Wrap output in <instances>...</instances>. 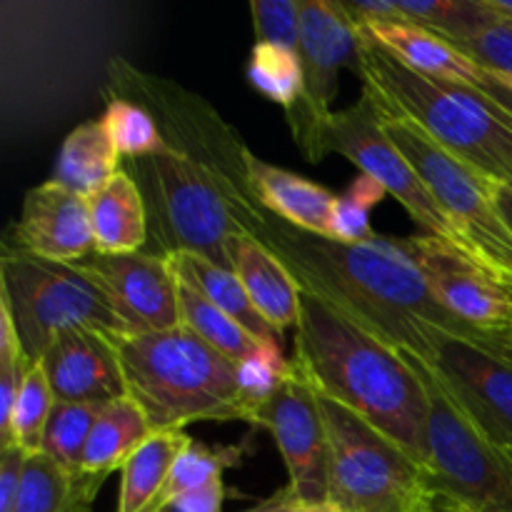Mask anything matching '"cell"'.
Wrapping results in <instances>:
<instances>
[{"label": "cell", "instance_id": "obj_1", "mask_svg": "<svg viewBox=\"0 0 512 512\" xmlns=\"http://www.w3.org/2000/svg\"><path fill=\"white\" fill-rule=\"evenodd\" d=\"M293 368L428 468L430 393L418 360L390 348L318 295L300 290Z\"/></svg>", "mask_w": 512, "mask_h": 512}, {"label": "cell", "instance_id": "obj_2", "mask_svg": "<svg viewBox=\"0 0 512 512\" xmlns=\"http://www.w3.org/2000/svg\"><path fill=\"white\" fill-rule=\"evenodd\" d=\"M355 73L380 108L418 125L480 178L512 188V120L483 90L428 78L365 33Z\"/></svg>", "mask_w": 512, "mask_h": 512}, {"label": "cell", "instance_id": "obj_3", "mask_svg": "<svg viewBox=\"0 0 512 512\" xmlns=\"http://www.w3.org/2000/svg\"><path fill=\"white\" fill-rule=\"evenodd\" d=\"M128 395L153 430H185L193 423H250L238 365L190 333L185 325L118 340Z\"/></svg>", "mask_w": 512, "mask_h": 512}, {"label": "cell", "instance_id": "obj_4", "mask_svg": "<svg viewBox=\"0 0 512 512\" xmlns=\"http://www.w3.org/2000/svg\"><path fill=\"white\" fill-rule=\"evenodd\" d=\"M0 300L8 305L20 348L33 365L68 330H93L115 340L133 335L83 263H53L5 245Z\"/></svg>", "mask_w": 512, "mask_h": 512}, {"label": "cell", "instance_id": "obj_5", "mask_svg": "<svg viewBox=\"0 0 512 512\" xmlns=\"http://www.w3.org/2000/svg\"><path fill=\"white\" fill-rule=\"evenodd\" d=\"M148 205L160 255L193 253L233 270L230 243L243 233L203 163L165 140L148 158L125 160Z\"/></svg>", "mask_w": 512, "mask_h": 512}, {"label": "cell", "instance_id": "obj_6", "mask_svg": "<svg viewBox=\"0 0 512 512\" xmlns=\"http://www.w3.org/2000/svg\"><path fill=\"white\" fill-rule=\"evenodd\" d=\"M318 403L330 443L328 503L343 512H430L425 465L353 410L320 395Z\"/></svg>", "mask_w": 512, "mask_h": 512}, {"label": "cell", "instance_id": "obj_7", "mask_svg": "<svg viewBox=\"0 0 512 512\" xmlns=\"http://www.w3.org/2000/svg\"><path fill=\"white\" fill-rule=\"evenodd\" d=\"M375 108L383 133L418 170L440 208L460 230L473 258L512 290V230L495 203L500 185L480 178L410 120L388 113L378 103Z\"/></svg>", "mask_w": 512, "mask_h": 512}, {"label": "cell", "instance_id": "obj_8", "mask_svg": "<svg viewBox=\"0 0 512 512\" xmlns=\"http://www.w3.org/2000/svg\"><path fill=\"white\" fill-rule=\"evenodd\" d=\"M418 365L430 393L428 475L435 500L455 512H512V453L488 443L455 408L428 363Z\"/></svg>", "mask_w": 512, "mask_h": 512}, {"label": "cell", "instance_id": "obj_9", "mask_svg": "<svg viewBox=\"0 0 512 512\" xmlns=\"http://www.w3.org/2000/svg\"><path fill=\"white\" fill-rule=\"evenodd\" d=\"M333 153L343 155L360 173L378 180L388 190V195H393L408 210V215L420 228V235L443 240V243L453 245V248L463 250L465 255L473 258L465 238L455 228L453 220L445 215V210L440 208V203L430 193L428 185L423 183L418 170L383 133L378 108H375L370 95L363 93L358 103L345 110H335L325 120L318 135V145H315L313 163H320Z\"/></svg>", "mask_w": 512, "mask_h": 512}, {"label": "cell", "instance_id": "obj_10", "mask_svg": "<svg viewBox=\"0 0 512 512\" xmlns=\"http://www.w3.org/2000/svg\"><path fill=\"white\" fill-rule=\"evenodd\" d=\"M300 60L305 93L288 113V125L305 158H315V145L325 120L335 113L338 78L343 70H358L360 33L350 23L340 0H300Z\"/></svg>", "mask_w": 512, "mask_h": 512}, {"label": "cell", "instance_id": "obj_11", "mask_svg": "<svg viewBox=\"0 0 512 512\" xmlns=\"http://www.w3.org/2000/svg\"><path fill=\"white\" fill-rule=\"evenodd\" d=\"M430 373L455 408L495 448L512 453V353L505 345L445 338Z\"/></svg>", "mask_w": 512, "mask_h": 512}, {"label": "cell", "instance_id": "obj_12", "mask_svg": "<svg viewBox=\"0 0 512 512\" xmlns=\"http://www.w3.org/2000/svg\"><path fill=\"white\" fill-rule=\"evenodd\" d=\"M438 303L453 318L493 340L512 338V290L470 255L428 235L398 238Z\"/></svg>", "mask_w": 512, "mask_h": 512}, {"label": "cell", "instance_id": "obj_13", "mask_svg": "<svg viewBox=\"0 0 512 512\" xmlns=\"http://www.w3.org/2000/svg\"><path fill=\"white\" fill-rule=\"evenodd\" d=\"M250 425L273 435L288 468V485L295 498L300 503H325L330 443L318 393L293 370V375L255 408Z\"/></svg>", "mask_w": 512, "mask_h": 512}, {"label": "cell", "instance_id": "obj_14", "mask_svg": "<svg viewBox=\"0 0 512 512\" xmlns=\"http://www.w3.org/2000/svg\"><path fill=\"white\" fill-rule=\"evenodd\" d=\"M133 335L180 328L178 278L168 255L93 253L83 260Z\"/></svg>", "mask_w": 512, "mask_h": 512}, {"label": "cell", "instance_id": "obj_15", "mask_svg": "<svg viewBox=\"0 0 512 512\" xmlns=\"http://www.w3.org/2000/svg\"><path fill=\"white\" fill-rule=\"evenodd\" d=\"M5 245L53 263H83L95 253L90 200L55 180L35 185Z\"/></svg>", "mask_w": 512, "mask_h": 512}, {"label": "cell", "instance_id": "obj_16", "mask_svg": "<svg viewBox=\"0 0 512 512\" xmlns=\"http://www.w3.org/2000/svg\"><path fill=\"white\" fill-rule=\"evenodd\" d=\"M58 403H115L128 395L118 340L93 330H68L40 358Z\"/></svg>", "mask_w": 512, "mask_h": 512}, {"label": "cell", "instance_id": "obj_17", "mask_svg": "<svg viewBox=\"0 0 512 512\" xmlns=\"http://www.w3.org/2000/svg\"><path fill=\"white\" fill-rule=\"evenodd\" d=\"M245 175L255 200L268 213L305 233L330 238L333 210L338 195L325 185L313 183L303 175L285 170L280 165L260 160L253 150H245Z\"/></svg>", "mask_w": 512, "mask_h": 512}, {"label": "cell", "instance_id": "obj_18", "mask_svg": "<svg viewBox=\"0 0 512 512\" xmlns=\"http://www.w3.org/2000/svg\"><path fill=\"white\" fill-rule=\"evenodd\" d=\"M230 265L248 290L258 313L280 335L298 330L300 303H303L300 285L265 245H260L253 235L243 230L230 243Z\"/></svg>", "mask_w": 512, "mask_h": 512}, {"label": "cell", "instance_id": "obj_19", "mask_svg": "<svg viewBox=\"0 0 512 512\" xmlns=\"http://www.w3.org/2000/svg\"><path fill=\"white\" fill-rule=\"evenodd\" d=\"M88 200L95 253L128 255L145 248L150 233L148 205H145L143 190L128 170L120 168Z\"/></svg>", "mask_w": 512, "mask_h": 512}, {"label": "cell", "instance_id": "obj_20", "mask_svg": "<svg viewBox=\"0 0 512 512\" xmlns=\"http://www.w3.org/2000/svg\"><path fill=\"white\" fill-rule=\"evenodd\" d=\"M383 45L385 50L403 60L408 68L428 75L435 80H448L458 85H478L483 80V70L465 53H460L450 40L433 30L423 28L410 20L375 25V28L358 30Z\"/></svg>", "mask_w": 512, "mask_h": 512}, {"label": "cell", "instance_id": "obj_21", "mask_svg": "<svg viewBox=\"0 0 512 512\" xmlns=\"http://www.w3.org/2000/svg\"><path fill=\"white\" fill-rule=\"evenodd\" d=\"M105 475L75 473L45 453L28 458L23 488L13 512H93Z\"/></svg>", "mask_w": 512, "mask_h": 512}, {"label": "cell", "instance_id": "obj_22", "mask_svg": "<svg viewBox=\"0 0 512 512\" xmlns=\"http://www.w3.org/2000/svg\"><path fill=\"white\" fill-rule=\"evenodd\" d=\"M120 168H123V160H120L118 150H115L113 140L105 130L103 118L88 120L65 138L50 180L83 195V198H90Z\"/></svg>", "mask_w": 512, "mask_h": 512}, {"label": "cell", "instance_id": "obj_23", "mask_svg": "<svg viewBox=\"0 0 512 512\" xmlns=\"http://www.w3.org/2000/svg\"><path fill=\"white\" fill-rule=\"evenodd\" d=\"M193 443L185 430H158L128 458L120 470L118 512H148L158 500L170 470Z\"/></svg>", "mask_w": 512, "mask_h": 512}, {"label": "cell", "instance_id": "obj_24", "mask_svg": "<svg viewBox=\"0 0 512 512\" xmlns=\"http://www.w3.org/2000/svg\"><path fill=\"white\" fill-rule=\"evenodd\" d=\"M153 433L148 415L130 395L108 403L85 445L83 473L108 478L115 470H123L130 455Z\"/></svg>", "mask_w": 512, "mask_h": 512}, {"label": "cell", "instance_id": "obj_25", "mask_svg": "<svg viewBox=\"0 0 512 512\" xmlns=\"http://www.w3.org/2000/svg\"><path fill=\"white\" fill-rule=\"evenodd\" d=\"M173 260L175 268L180 273L188 275L225 315L235 320L240 328L248 330L260 345H275V348H283V335L258 313V308L250 300L248 290L240 283V278L235 275V270L223 268V265H215L213 260L200 258L193 253H173L168 255Z\"/></svg>", "mask_w": 512, "mask_h": 512}, {"label": "cell", "instance_id": "obj_26", "mask_svg": "<svg viewBox=\"0 0 512 512\" xmlns=\"http://www.w3.org/2000/svg\"><path fill=\"white\" fill-rule=\"evenodd\" d=\"M173 263V260H170ZM175 278H178V300H180V325L190 330V333L198 335L200 340L210 345L213 350H218L220 355H225L228 360H233L235 365L243 363L245 358L255 353L260 348L258 340L248 333L245 328H240L230 315H225L193 280L185 273H180L173 265Z\"/></svg>", "mask_w": 512, "mask_h": 512}, {"label": "cell", "instance_id": "obj_27", "mask_svg": "<svg viewBox=\"0 0 512 512\" xmlns=\"http://www.w3.org/2000/svg\"><path fill=\"white\" fill-rule=\"evenodd\" d=\"M248 83L270 103L280 105L285 115L298 108L305 93V75L300 53L275 43H255L248 60Z\"/></svg>", "mask_w": 512, "mask_h": 512}, {"label": "cell", "instance_id": "obj_28", "mask_svg": "<svg viewBox=\"0 0 512 512\" xmlns=\"http://www.w3.org/2000/svg\"><path fill=\"white\" fill-rule=\"evenodd\" d=\"M238 463H243V448H238V445H220V448H213V445H205L193 438V443L185 448L178 463L173 465L158 500H155L153 508L148 512H170L175 500L183 498L190 490L203 488V485L223 478L225 470L235 468Z\"/></svg>", "mask_w": 512, "mask_h": 512}, {"label": "cell", "instance_id": "obj_29", "mask_svg": "<svg viewBox=\"0 0 512 512\" xmlns=\"http://www.w3.org/2000/svg\"><path fill=\"white\" fill-rule=\"evenodd\" d=\"M55 395L48 383L43 365L35 363L28 370L20 388L18 398H15L13 413H10V425L3 435H0V448L3 445H18L25 453L35 455L43 450L45 428H48L50 413L55 408Z\"/></svg>", "mask_w": 512, "mask_h": 512}, {"label": "cell", "instance_id": "obj_30", "mask_svg": "<svg viewBox=\"0 0 512 512\" xmlns=\"http://www.w3.org/2000/svg\"><path fill=\"white\" fill-rule=\"evenodd\" d=\"M105 405L108 403H55L40 453L63 468L83 473L85 445Z\"/></svg>", "mask_w": 512, "mask_h": 512}, {"label": "cell", "instance_id": "obj_31", "mask_svg": "<svg viewBox=\"0 0 512 512\" xmlns=\"http://www.w3.org/2000/svg\"><path fill=\"white\" fill-rule=\"evenodd\" d=\"M103 123L123 163L148 158L165 145V135L155 115L130 98L118 95L110 100L103 113Z\"/></svg>", "mask_w": 512, "mask_h": 512}, {"label": "cell", "instance_id": "obj_32", "mask_svg": "<svg viewBox=\"0 0 512 512\" xmlns=\"http://www.w3.org/2000/svg\"><path fill=\"white\" fill-rule=\"evenodd\" d=\"M388 195V190L370 175L360 173L353 183L338 195L333 210V225H330V238L340 243H368L373 240L375 230L370 225V213L375 205Z\"/></svg>", "mask_w": 512, "mask_h": 512}, {"label": "cell", "instance_id": "obj_33", "mask_svg": "<svg viewBox=\"0 0 512 512\" xmlns=\"http://www.w3.org/2000/svg\"><path fill=\"white\" fill-rule=\"evenodd\" d=\"M445 40H450L460 53L468 55L485 73L512 80V23L495 15L493 10L483 23L470 28L468 33Z\"/></svg>", "mask_w": 512, "mask_h": 512}, {"label": "cell", "instance_id": "obj_34", "mask_svg": "<svg viewBox=\"0 0 512 512\" xmlns=\"http://www.w3.org/2000/svg\"><path fill=\"white\" fill-rule=\"evenodd\" d=\"M400 10L410 23H418L443 38L468 33L490 15L485 0H400Z\"/></svg>", "mask_w": 512, "mask_h": 512}, {"label": "cell", "instance_id": "obj_35", "mask_svg": "<svg viewBox=\"0 0 512 512\" xmlns=\"http://www.w3.org/2000/svg\"><path fill=\"white\" fill-rule=\"evenodd\" d=\"M293 370V360L285 358L283 348H275V345H260L250 358L238 365L240 385H243L245 398L253 403V413L293 375Z\"/></svg>", "mask_w": 512, "mask_h": 512}, {"label": "cell", "instance_id": "obj_36", "mask_svg": "<svg viewBox=\"0 0 512 512\" xmlns=\"http://www.w3.org/2000/svg\"><path fill=\"white\" fill-rule=\"evenodd\" d=\"M253 30L258 43H275L298 50L300 3L298 0H253Z\"/></svg>", "mask_w": 512, "mask_h": 512}, {"label": "cell", "instance_id": "obj_37", "mask_svg": "<svg viewBox=\"0 0 512 512\" xmlns=\"http://www.w3.org/2000/svg\"><path fill=\"white\" fill-rule=\"evenodd\" d=\"M28 458L30 453H25L18 445H3L0 448V512L15 510L20 488H23Z\"/></svg>", "mask_w": 512, "mask_h": 512}, {"label": "cell", "instance_id": "obj_38", "mask_svg": "<svg viewBox=\"0 0 512 512\" xmlns=\"http://www.w3.org/2000/svg\"><path fill=\"white\" fill-rule=\"evenodd\" d=\"M343 10L348 13L350 23L358 30L375 28V25L398 23L408 20L400 10L398 0H340Z\"/></svg>", "mask_w": 512, "mask_h": 512}, {"label": "cell", "instance_id": "obj_39", "mask_svg": "<svg viewBox=\"0 0 512 512\" xmlns=\"http://www.w3.org/2000/svg\"><path fill=\"white\" fill-rule=\"evenodd\" d=\"M225 503V480L218 478L213 483L185 493L173 503L170 512H223Z\"/></svg>", "mask_w": 512, "mask_h": 512}, {"label": "cell", "instance_id": "obj_40", "mask_svg": "<svg viewBox=\"0 0 512 512\" xmlns=\"http://www.w3.org/2000/svg\"><path fill=\"white\" fill-rule=\"evenodd\" d=\"M478 90H483L500 110L512 120V83L505 78H498V75H490L483 70V80L475 85Z\"/></svg>", "mask_w": 512, "mask_h": 512}, {"label": "cell", "instance_id": "obj_41", "mask_svg": "<svg viewBox=\"0 0 512 512\" xmlns=\"http://www.w3.org/2000/svg\"><path fill=\"white\" fill-rule=\"evenodd\" d=\"M293 503H298V498H295L293 488H290V485H285V488L275 490L270 498L260 500L258 505H253V508L245 510V512H285Z\"/></svg>", "mask_w": 512, "mask_h": 512}, {"label": "cell", "instance_id": "obj_42", "mask_svg": "<svg viewBox=\"0 0 512 512\" xmlns=\"http://www.w3.org/2000/svg\"><path fill=\"white\" fill-rule=\"evenodd\" d=\"M495 203H498L500 213H503L505 223L510 225L512 230V188L510 185H500L498 190H495Z\"/></svg>", "mask_w": 512, "mask_h": 512}, {"label": "cell", "instance_id": "obj_43", "mask_svg": "<svg viewBox=\"0 0 512 512\" xmlns=\"http://www.w3.org/2000/svg\"><path fill=\"white\" fill-rule=\"evenodd\" d=\"M285 512H343L338 508V505H333V503H328V500H325V503H293L290 505L288 510Z\"/></svg>", "mask_w": 512, "mask_h": 512}, {"label": "cell", "instance_id": "obj_44", "mask_svg": "<svg viewBox=\"0 0 512 512\" xmlns=\"http://www.w3.org/2000/svg\"><path fill=\"white\" fill-rule=\"evenodd\" d=\"M430 512H455V510L445 508L443 503H438V500H433V508H430Z\"/></svg>", "mask_w": 512, "mask_h": 512}, {"label": "cell", "instance_id": "obj_45", "mask_svg": "<svg viewBox=\"0 0 512 512\" xmlns=\"http://www.w3.org/2000/svg\"><path fill=\"white\" fill-rule=\"evenodd\" d=\"M510 353H512V338H510Z\"/></svg>", "mask_w": 512, "mask_h": 512}, {"label": "cell", "instance_id": "obj_46", "mask_svg": "<svg viewBox=\"0 0 512 512\" xmlns=\"http://www.w3.org/2000/svg\"><path fill=\"white\" fill-rule=\"evenodd\" d=\"M510 83H512V80H510Z\"/></svg>", "mask_w": 512, "mask_h": 512}]
</instances>
